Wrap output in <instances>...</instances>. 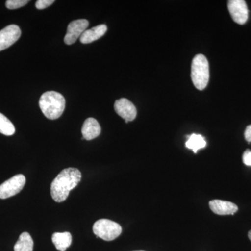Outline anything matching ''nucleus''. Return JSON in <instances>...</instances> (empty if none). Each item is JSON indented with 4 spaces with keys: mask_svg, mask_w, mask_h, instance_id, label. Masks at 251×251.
Segmentation results:
<instances>
[{
    "mask_svg": "<svg viewBox=\"0 0 251 251\" xmlns=\"http://www.w3.org/2000/svg\"><path fill=\"white\" fill-rule=\"evenodd\" d=\"M82 175L77 168H69L61 171L50 186V193L55 202H62L69 197V193L76 187Z\"/></svg>",
    "mask_w": 251,
    "mask_h": 251,
    "instance_id": "1",
    "label": "nucleus"
},
{
    "mask_svg": "<svg viewBox=\"0 0 251 251\" xmlns=\"http://www.w3.org/2000/svg\"><path fill=\"white\" fill-rule=\"evenodd\" d=\"M66 100L62 94L54 91L43 94L39 100L41 111L49 120L59 118L65 109Z\"/></svg>",
    "mask_w": 251,
    "mask_h": 251,
    "instance_id": "2",
    "label": "nucleus"
},
{
    "mask_svg": "<svg viewBox=\"0 0 251 251\" xmlns=\"http://www.w3.org/2000/svg\"><path fill=\"white\" fill-rule=\"evenodd\" d=\"M191 79L193 85L198 90H204L208 85L209 80V62L203 54H197L193 59Z\"/></svg>",
    "mask_w": 251,
    "mask_h": 251,
    "instance_id": "3",
    "label": "nucleus"
},
{
    "mask_svg": "<svg viewBox=\"0 0 251 251\" xmlns=\"http://www.w3.org/2000/svg\"><path fill=\"white\" fill-rule=\"evenodd\" d=\"M93 232L97 237L110 242L122 234V228L116 222L108 219H100L94 224Z\"/></svg>",
    "mask_w": 251,
    "mask_h": 251,
    "instance_id": "4",
    "label": "nucleus"
},
{
    "mask_svg": "<svg viewBox=\"0 0 251 251\" xmlns=\"http://www.w3.org/2000/svg\"><path fill=\"white\" fill-rule=\"evenodd\" d=\"M25 183V176L23 175H15L4 181L0 185V199H7L16 196L22 191Z\"/></svg>",
    "mask_w": 251,
    "mask_h": 251,
    "instance_id": "5",
    "label": "nucleus"
},
{
    "mask_svg": "<svg viewBox=\"0 0 251 251\" xmlns=\"http://www.w3.org/2000/svg\"><path fill=\"white\" fill-rule=\"evenodd\" d=\"M232 20L239 25H244L249 18V9L244 0H229L227 3Z\"/></svg>",
    "mask_w": 251,
    "mask_h": 251,
    "instance_id": "6",
    "label": "nucleus"
},
{
    "mask_svg": "<svg viewBox=\"0 0 251 251\" xmlns=\"http://www.w3.org/2000/svg\"><path fill=\"white\" fill-rule=\"evenodd\" d=\"M89 27V21L86 19L75 20L69 23L67 32L64 37V43L67 45H72L76 42Z\"/></svg>",
    "mask_w": 251,
    "mask_h": 251,
    "instance_id": "7",
    "label": "nucleus"
},
{
    "mask_svg": "<svg viewBox=\"0 0 251 251\" xmlns=\"http://www.w3.org/2000/svg\"><path fill=\"white\" fill-rule=\"evenodd\" d=\"M21 30L16 25H10L0 31V51L8 49L19 39Z\"/></svg>",
    "mask_w": 251,
    "mask_h": 251,
    "instance_id": "8",
    "label": "nucleus"
},
{
    "mask_svg": "<svg viewBox=\"0 0 251 251\" xmlns=\"http://www.w3.org/2000/svg\"><path fill=\"white\" fill-rule=\"evenodd\" d=\"M114 108L117 115L125 120L126 123L133 121L136 117V108L128 99L122 98L117 100Z\"/></svg>",
    "mask_w": 251,
    "mask_h": 251,
    "instance_id": "9",
    "label": "nucleus"
},
{
    "mask_svg": "<svg viewBox=\"0 0 251 251\" xmlns=\"http://www.w3.org/2000/svg\"><path fill=\"white\" fill-rule=\"evenodd\" d=\"M209 207L218 215H234L238 211V206L229 201L213 200L209 202Z\"/></svg>",
    "mask_w": 251,
    "mask_h": 251,
    "instance_id": "10",
    "label": "nucleus"
},
{
    "mask_svg": "<svg viewBox=\"0 0 251 251\" xmlns=\"http://www.w3.org/2000/svg\"><path fill=\"white\" fill-rule=\"evenodd\" d=\"M101 132V128L99 122L94 118L87 119L82 127V138L91 140L97 138Z\"/></svg>",
    "mask_w": 251,
    "mask_h": 251,
    "instance_id": "11",
    "label": "nucleus"
},
{
    "mask_svg": "<svg viewBox=\"0 0 251 251\" xmlns=\"http://www.w3.org/2000/svg\"><path fill=\"white\" fill-rule=\"evenodd\" d=\"M107 29L108 28L105 25H100L92 27V29H87L80 36V42L83 44H87L98 40L106 33Z\"/></svg>",
    "mask_w": 251,
    "mask_h": 251,
    "instance_id": "12",
    "label": "nucleus"
},
{
    "mask_svg": "<svg viewBox=\"0 0 251 251\" xmlns=\"http://www.w3.org/2000/svg\"><path fill=\"white\" fill-rule=\"evenodd\" d=\"M52 241L57 250L65 251L72 245V236L70 232H55L52 234Z\"/></svg>",
    "mask_w": 251,
    "mask_h": 251,
    "instance_id": "13",
    "label": "nucleus"
},
{
    "mask_svg": "<svg viewBox=\"0 0 251 251\" xmlns=\"http://www.w3.org/2000/svg\"><path fill=\"white\" fill-rule=\"evenodd\" d=\"M187 138L188 140L186 143V147L189 150H193L195 153H197L198 150L201 149L205 148L206 142L202 135L193 133L192 135H188Z\"/></svg>",
    "mask_w": 251,
    "mask_h": 251,
    "instance_id": "14",
    "label": "nucleus"
},
{
    "mask_svg": "<svg viewBox=\"0 0 251 251\" xmlns=\"http://www.w3.org/2000/svg\"><path fill=\"white\" fill-rule=\"evenodd\" d=\"M34 242L30 234L23 232L14 246V251H33Z\"/></svg>",
    "mask_w": 251,
    "mask_h": 251,
    "instance_id": "15",
    "label": "nucleus"
},
{
    "mask_svg": "<svg viewBox=\"0 0 251 251\" xmlns=\"http://www.w3.org/2000/svg\"><path fill=\"white\" fill-rule=\"evenodd\" d=\"M16 131L14 125L9 119L0 113V133L7 136L14 135Z\"/></svg>",
    "mask_w": 251,
    "mask_h": 251,
    "instance_id": "16",
    "label": "nucleus"
},
{
    "mask_svg": "<svg viewBox=\"0 0 251 251\" xmlns=\"http://www.w3.org/2000/svg\"><path fill=\"white\" fill-rule=\"evenodd\" d=\"M29 2L28 0H8L6 1V6L9 9H16L25 6Z\"/></svg>",
    "mask_w": 251,
    "mask_h": 251,
    "instance_id": "17",
    "label": "nucleus"
},
{
    "mask_svg": "<svg viewBox=\"0 0 251 251\" xmlns=\"http://www.w3.org/2000/svg\"><path fill=\"white\" fill-rule=\"evenodd\" d=\"M54 2V0H38L36 2V7L38 9H44L52 5Z\"/></svg>",
    "mask_w": 251,
    "mask_h": 251,
    "instance_id": "18",
    "label": "nucleus"
},
{
    "mask_svg": "<svg viewBox=\"0 0 251 251\" xmlns=\"http://www.w3.org/2000/svg\"><path fill=\"white\" fill-rule=\"evenodd\" d=\"M243 162L246 166H251V151L247 150L243 154Z\"/></svg>",
    "mask_w": 251,
    "mask_h": 251,
    "instance_id": "19",
    "label": "nucleus"
},
{
    "mask_svg": "<svg viewBox=\"0 0 251 251\" xmlns=\"http://www.w3.org/2000/svg\"><path fill=\"white\" fill-rule=\"evenodd\" d=\"M244 136L248 143H251V125L248 126L246 128Z\"/></svg>",
    "mask_w": 251,
    "mask_h": 251,
    "instance_id": "20",
    "label": "nucleus"
},
{
    "mask_svg": "<svg viewBox=\"0 0 251 251\" xmlns=\"http://www.w3.org/2000/svg\"><path fill=\"white\" fill-rule=\"evenodd\" d=\"M248 236H249V239H250L251 242V230L249 231V234H248Z\"/></svg>",
    "mask_w": 251,
    "mask_h": 251,
    "instance_id": "21",
    "label": "nucleus"
},
{
    "mask_svg": "<svg viewBox=\"0 0 251 251\" xmlns=\"http://www.w3.org/2000/svg\"></svg>",
    "mask_w": 251,
    "mask_h": 251,
    "instance_id": "22",
    "label": "nucleus"
}]
</instances>
